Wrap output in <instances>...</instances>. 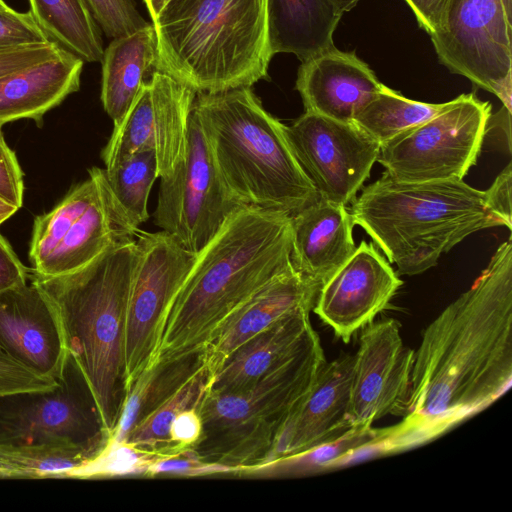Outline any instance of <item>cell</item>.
<instances>
[{
	"mask_svg": "<svg viewBox=\"0 0 512 512\" xmlns=\"http://www.w3.org/2000/svg\"><path fill=\"white\" fill-rule=\"evenodd\" d=\"M136 240L140 257L129 293L125 333L129 387L153 364L167 314L197 256L162 230L140 231Z\"/></svg>",
	"mask_w": 512,
	"mask_h": 512,
	"instance_id": "4fadbf2b",
	"label": "cell"
},
{
	"mask_svg": "<svg viewBox=\"0 0 512 512\" xmlns=\"http://www.w3.org/2000/svg\"><path fill=\"white\" fill-rule=\"evenodd\" d=\"M104 169L116 200L132 223L139 227L149 218V194L159 177L156 153L153 150L138 151Z\"/></svg>",
	"mask_w": 512,
	"mask_h": 512,
	"instance_id": "1f68e13d",
	"label": "cell"
},
{
	"mask_svg": "<svg viewBox=\"0 0 512 512\" xmlns=\"http://www.w3.org/2000/svg\"><path fill=\"white\" fill-rule=\"evenodd\" d=\"M350 213L397 274L408 276L436 266L469 235L504 226L487 208L484 192L463 180L403 182L386 172L362 189Z\"/></svg>",
	"mask_w": 512,
	"mask_h": 512,
	"instance_id": "8992f818",
	"label": "cell"
},
{
	"mask_svg": "<svg viewBox=\"0 0 512 512\" xmlns=\"http://www.w3.org/2000/svg\"><path fill=\"white\" fill-rule=\"evenodd\" d=\"M336 6L343 12L350 11L360 0H332Z\"/></svg>",
	"mask_w": 512,
	"mask_h": 512,
	"instance_id": "f6af8a7d",
	"label": "cell"
},
{
	"mask_svg": "<svg viewBox=\"0 0 512 512\" xmlns=\"http://www.w3.org/2000/svg\"><path fill=\"white\" fill-rule=\"evenodd\" d=\"M94 459L84 448L67 442L0 443V478H69L75 469Z\"/></svg>",
	"mask_w": 512,
	"mask_h": 512,
	"instance_id": "f1b7e54d",
	"label": "cell"
},
{
	"mask_svg": "<svg viewBox=\"0 0 512 512\" xmlns=\"http://www.w3.org/2000/svg\"><path fill=\"white\" fill-rule=\"evenodd\" d=\"M57 381L47 390L0 394V443L67 442L96 459L112 436L86 377L68 350Z\"/></svg>",
	"mask_w": 512,
	"mask_h": 512,
	"instance_id": "9c48e42d",
	"label": "cell"
},
{
	"mask_svg": "<svg viewBox=\"0 0 512 512\" xmlns=\"http://www.w3.org/2000/svg\"><path fill=\"white\" fill-rule=\"evenodd\" d=\"M321 285L292 266L242 304L205 348L214 374L243 343L280 318L305 309L312 311Z\"/></svg>",
	"mask_w": 512,
	"mask_h": 512,
	"instance_id": "44dd1931",
	"label": "cell"
},
{
	"mask_svg": "<svg viewBox=\"0 0 512 512\" xmlns=\"http://www.w3.org/2000/svg\"><path fill=\"white\" fill-rule=\"evenodd\" d=\"M107 37L117 38L146 27L135 0H85Z\"/></svg>",
	"mask_w": 512,
	"mask_h": 512,
	"instance_id": "d6a6232c",
	"label": "cell"
},
{
	"mask_svg": "<svg viewBox=\"0 0 512 512\" xmlns=\"http://www.w3.org/2000/svg\"><path fill=\"white\" fill-rule=\"evenodd\" d=\"M30 271L20 262L10 244L0 234V293L25 283Z\"/></svg>",
	"mask_w": 512,
	"mask_h": 512,
	"instance_id": "ab89813d",
	"label": "cell"
},
{
	"mask_svg": "<svg viewBox=\"0 0 512 512\" xmlns=\"http://www.w3.org/2000/svg\"><path fill=\"white\" fill-rule=\"evenodd\" d=\"M0 123V200L20 208L23 204V173L15 153L9 148Z\"/></svg>",
	"mask_w": 512,
	"mask_h": 512,
	"instance_id": "d590c367",
	"label": "cell"
},
{
	"mask_svg": "<svg viewBox=\"0 0 512 512\" xmlns=\"http://www.w3.org/2000/svg\"><path fill=\"white\" fill-rule=\"evenodd\" d=\"M291 262L295 270L321 286L354 253V223L342 204L319 198L291 217Z\"/></svg>",
	"mask_w": 512,
	"mask_h": 512,
	"instance_id": "603a6c76",
	"label": "cell"
},
{
	"mask_svg": "<svg viewBox=\"0 0 512 512\" xmlns=\"http://www.w3.org/2000/svg\"><path fill=\"white\" fill-rule=\"evenodd\" d=\"M291 251L290 216L245 205L235 210L197 254L167 314L154 362L205 349L242 304L293 266Z\"/></svg>",
	"mask_w": 512,
	"mask_h": 512,
	"instance_id": "7a4b0ae2",
	"label": "cell"
},
{
	"mask_svg": "<svg viewBox=\"0 0 512 512\" xmlns=\"http://www.w3.org/2000/svg\"><path fill=\"white\" fill-rule=\"evenodd\" d=\"M41 42L51 40L36 23L30 10H0V49Z\"/></svg>",
	"mask_w": 512,
	"mask_h": 512,
	"instance_id": "836d02e7",
	"label": "cell"
},
{
	"mask_svg": "<svg viewBox=\"0 0 512 512\" xmlns=\"http://www.w3.org/2000/svg\"><path fill=\"white\" fill-rule=\"evenodd\" d=\"M286 140L319 198L347 205L377 162L380 144L354 123L304 112L284 125Z\"/></svg>",
	"mask_w": 512,
	"mask_h": 512,
	"instance_id": "5bb4252c",
	"label": "cell"
},
{
	"mask_svg": "<svg viewBox=\"0 0 512 512\" xmlns=\"http://www.w3.org/2000/svg\"><path fill=\"white\" fill-rule=\"evenodd\" d=\"M241 206L224 185L191 107L185 155L161 178L154 223L198 254Z\"/></svg>",
	"mask_w": 512,
	"mask_h": 512,
	"instance_id": "7c38bea8",
	"label": "cell"
},
{
	"mask_svg": "<svg viewBox=\"0 0 512 512\" xmlns=\"http://www.w3.org/2000/svg\"><path fill=\"white\" fill-rule=\"evenodd\" d=\"M30 279L0 293V345L28 371L57 380L67 353L62 326L52 301Z\"/></svg>",
	"mask_w": 512,
	"mask_h": 512,
	"instance_id": "ac0fdd59",
	"label": "cell"
},
{
	"mask_svg": "<svg viewBox=\"0 0 512 512\" xmlns=\"http://www.w3.org/2000/svg\"><path fill=\"white\" fill-rule=\"evenodd\" d=\"M343 14L332 0H266L272 56L291 53L304 62L333 48Z\"/></svg>",
	"mask_w": 512,
	"mask_h": 512,
	"instance_id": "d4e9b609",
	"label": "cell"
},
{
	"mask_svg": "<svg viewBox=\"0 0 512 512\" xmlns=\"http://www.w3.org/2000/svg\"><path fill=\"white\" fill-rule=\"evenodd\" d=\"M192 111L224 185L239 203L292 217L319 200L290 149L284 124L263 108L251 87L196 93Z\"/></svg>",
	"mask_w": 512,
	"mask_h": 512,
	"instance_id": "5b68a950",
	"label": "cell"
},
{
	"mask_svg": "<svg viewBox=\"0 0 512 512\" xmlns=\"http://www.w3.org/2000/svg\"><path fill=\"white\" fill-rule=\"evenodd\" d=\"M490 135L511 154V110L502 106L496 114H490L485 136Z\"/></svg>",
	"mask_w": 512,
	"mask_h": 512,
	"instance_id": "b9f144b4",
	"label": "cell"
},
{
	"mask_svg": "<svg viewBox=\"0 0 512 512\" xmlns=\"http://www.w3.org/2000/svg\"><path fill=\"white\" fill-rule=\"evenodd\" d=\"M18 211V208L9 205L0 200V225L8 220L13 214Z\"/></svg>",
	"mask_w": 512,
	"mask_h": 512,
	"instance_id": "7bdbcfd3",
	"label": "cell"
},
{
	"mask_svg": "<svg viewBox=\"0 0 512 512\" xmlns=\"http://www.w3.org/2000/svg\"><path fill=\"white\" fill-rule=\"evenodd\" d=\"M325 363L317 341L240 390L214 392L208 387L197 406L201 435L188 451L213 473L245 474L266 465Z\"/></svg>",
	"mask_w": 512,
	"mask_h": 512,
	"instance_id": "52a82bcc",
	"label": "cell"
},
{
	"mask_svg": "<svg viewBox=\"0 0 512 512\" xmlns=\"http://www.w3.org/2000/svg\"><path fill=\"white\" fill-rule=\"evenodd\" d=\"M491 104L461 94L432 118L380 145L377 162L403 182L463 180L476 164Z\"/></svg>",
	"mask_w": 512,
	"mask_h": 512,
	"instance_id": "30bf717a",
	"label": "cell"
},
{
	"mask_svg": "<svg viewBox=\"0 0 512 512\" xmlns=\"http://www.w3.org/2000/svg\"><path fill=\"white\" fill-rule=\"evenodd\" d=\"M30 12L51 42L84 62H101V29L85 0H29Z\"/></svg>",
	"mask_w": 512,
	"mask_h": 512,
	"instance_id": "83f0119b",
	"label": "cell"
},
{
	"mask_svg": "<svg viewBox=\"0 0 512 512\" xmlns=\"http://www.w3.org/2000/svg\"><path fill=\"white\" fill-rule=\"evenodd\" d=\"M167 1L168 0H143L151 18L161 10Z\"/></svg>",
	"mask_w": 512,
	"mask_h": 512,
	"instance_id": "ee69618b",
	"label": "cell"
},
{
	"mask_svg": "<svg viewBox=\"0 0 512 512\" xmlns=\"http://www.w3.org/2000/svg\"><path fill=\"white\" fill-rule=\"evenodd\" d=\"M61 51L62 49L53 42L31 43L0 49V76L50 59Z\"/></svg>",
	"mask_w": 512,
	"mask_h": 512,
	"instance_id": "8d00e7d4",
	"label": "cell"
},
{
	"mask_svg": "<svg viewBox=\"0 0 512 512\" xmlns=\"http://www.w3.org/2000/svg\"><path fill=\"white\" fill-rule=\"evenodd\" d=\"M212 376L206 365L172 398L131 429L120 444L157 460L176 456L169 437L171 424L181 411L199 404Z\"/></svg>",
	"mask_w": 512,
	"mask_h": 512,
	"instance_id": "f546056e",
	"label": "cell"
},
{
	"mask_svg": "<svg viewBox=\"0 0 512 512\" xmlns=\"http://www.w3.org/2000/svg\"><path fill=\"white\" fill-rule=\"evenodd\" d=\"M195 95L170 75L154 71L123 120L113 127L101 153L105 168L138 151L153 150L159 177L168 176L185 155Z\"/></svg>",
	"mask_w": 512,
	"mask_h": 512,
	"instance_id": "9a60e30c",
	"label": "cell"
},
{
	"mask_svg": "<svg viewBox=\"0 0 512 512\" xmlns=\"http://www.w3.org/2000/svg\"><path fill=\"white\" fill-rule=\"evenodd\" d=\"M57 380L40 377L14 361L0 345V394L47 390L55 387Z\"/></svg>",
	"mask_w": 512,
	"mask_h": 512,
	"instance_id": "e575fe53",
	"label": "cell"
},
{
	"mask_svg": "<svg viewBox=\"0 0 512 512\" xmlns=\"http://www.w3.org/2000/svg\"><path fill=\"white\" fill-rule=\"evenodd\" d=\"M139 257L133 240L68 274L43 277L30 272L58 313L66 349L86 377L112 438L129 390L126 318Z\"/></svg>",
	"mask_w": 512,
	"mask_h": 512,
	"instance_id": "3957f363",
	"label": "cell"
},
{
	"mask_svg": "<svg viewBox=\"0 0 512 512\" xmlns=\"http://www.w3.org/2000/svg\"><path fill=\"white\" fill-rule=\"evenodd\" d=\"M446 103H426L408 99L383 85L353 118V123L380 145L399 133L442 111Z\"/></svg>",
	"mask_w": 512,
	"mask_h": 512,
	"instance_id": "4dcf8cb0",
	"label": "cell"
},
{
	"mask_svg": "<svg viewBox=\"0 0 512 512\" xmlns=\"http://www.w3.org/2000/svg\"><path fill=\"white\" fill-rule=\"evenodd\" d=\"M512 382V242L424 330L395 426L371 447L395 453L426 443L497 400Z\"/></svg>",
	"mask_w": 512,
	"mask_h": 512,
	"instance_id": "6da1fadb",
	"label": "cell"
},
{
	"mask_svg": "<svg viewBox=\"0 0 512 512\" xmlns=\"http://www.w3.org/2000/svg\"><path fill=\"white\" fill-rule=\"evenodd\" d=\"M383 85L355 52L335 46L302 62L296 80L306 112L345 123H353Z\"/></svg>",
	"mask_w": 512,
	"mask_h": 512,
	"instance_id": "ffe728a7",
	"label": "cell"
},
{
	"mask_svg": "<svg viewBox=\"0 0 512 512\" xmlns=\"http://www.w3.org/2000/svg\"><path fill=\"white\" fill-rule=\"evenodd\" d=\"M511 191L512 163L509 162L497 175L492 185L486 191H483L487 208L496 215L509 230L512 229Z\"/></svg>",
	"mask_w": 512,
	"mask_h": 512,
	"instance_id": "74e56055",
	"label": "cell"
},
{
	"mask_svg": "<svg viewBox=\"0 0 512 512\" xmlns=\"http://www.w3.org/2000/svg\"><path fill=\"white\" fill-rule=\"evenodd\" d=\"M512 0H450L431 41L451 72L494 94L511 110Z\"/></svg>",
	"mask_w": 512,
	"mask_h": 512,
	"instance_id": "8fae6325",
	"label": "cell"
},
{
	"mask_svg": "<svg viewBox=\"0 0 512 512\" xmlns=\"http://www.w3.org/2000/svg\"><path fill=\"white\" fill-rule=\"evenodd\" d=\"M310 312H292L243 343L213 374L209 389L240 390L320 341L310 322Z\"/></svg>",
	"mask_w": 512,
	"mask_h": 512,
	"instance_id": "7402d4cb",
	"label": "cell"
},
{
	"mask_svg": "<svg viewBox=\"0 0 512 512\" xmlns=\"http://www.w3.org/2000/svg\"><path fill=\"white\" fill-rule=\"evenodd\" d=\"M84 61L62 50L58 55L0 76V123L40 122L80 88Z\"/></svg>",
	"mask_w": 512,
	"mask_h": 512,
	"instance_id": "cb8c5ba5",
	"label": "cell"
},
{
	"mask_svg": "<svg viewBox=\"0 0 512 512\" xmlns=\"http://www.w3.org/2000/svg\"><path fill=\"white\" fill-rule=\"evenodd\" d=\"M156 70L196 93L268 77L266 0H168L153 17Z\"/></svg>",
	"mask_w": 512,
	"mask_h": 512,
	"instance_id": "277c9868",
	"label": "cell"
},
{
	"mask_svg": "<svg viewBox=\"0 0 512 512\" xmlns=\"http://www.w3.org/2000/svg\"><path fill=\"white\" fill-rule=\"evenodd\" d=\"M197 406L181 411L171 424L169 437L176 455L189 450L201 435L202 422Z\"/></svg>",
	"mask_w": 512,
	"mask_h": 512,
	"instance_id": "f35d334b",
	"label": "cell"
},
{
	"mask_svg": "<svg viewBox=\"0 0 512 512\" xmlns=\"http://www.w3.org/2000/svg\"><path fill=\"white\" fill-rule=\"evenodd\" d=\"M353 356L349 406L352 427L368 429L389 414L402 416L414 351L404 345L399 322L388 318L365 326Z\"/></svg>",
	"mask_w": 512,
	"mask_h": 512,
	"instance_id": "2e32d148",
	"label": "cell"
},
{
	"mask_svg": "<svg viewBox=\"0 0 512 512\" xmlns=\"http://www.w3.org/2000/svg\"><path fill=\"white\" fill-rule=\"evenodd\" d=\"M207 365L205 349L160 358L130 385L110 443L120 444L145 417L172 398Z\"/></svg>",
	"mask_w": 512,
	"mask_h": 512,
	"instance_id": "4316f807",
	"label": "cell"
},
{
	"mask_svg": "<svg viewBox=\"0 0 512 512\" xmlns=\"http://www.w3.org/2000/svg\"><path fill=\"white\" fill-rule=\"evenodd\" d=\"M353 361V355L326 361L286 423L267 464L306 454L339 440L353 429L349 418Z\"/></svg>",
	"mask_w": 512,
	"mask_h": 512,
	"instance_id": "d6986e66",
	"label": "cell"
},
{
	"mask_svg": "<svg viewBox=\"0 0 512 512\" xmlns=\"http://www.w3.org/2000/svg\"><path fill=\"white\" fill-rule=\"evenodd\" d=\"M101 63V102L116 126L133 104L147 75L156 71L157 39L152 23L113 38L104 49Z\"/></svg>",
	"mask_w": 512,
	"mask_h": 512,
	"instance_id": "484cf974",
	"label": "cell"
},
{
	"mask_svg": "<svg viewBox=\"0 0 512 512\" xmlns=\"http://www.w3.org/2000/svg\"><path fill=\"white\" fill-rule=\"evenodd\" d=\"M139 227L116 200L105 169L93 167L49 212L35 218L32 272L55 277L76 271L104 251L136 240Z\"/></svg>",
	"mask_w": 512,
	"mask_h": 512,
	"instance_id": "ba28073f",
	"label": "cell"
},
{
	"mask_svg": "<svg viewBox=\"0 0 512 512\" xmlns=\"http://www.w3.org/2000/svg\"><path fill=\"white\" fill-rule=\"evenodd\" d=\"M429 35L440 27L450 0H404Z\"/></svg>",
	"mask_w": 512,
	"mask_h": 512,
	"instance_id": "60d3db41",
	"label": "cell"
},
{
	"mask_svg": "<svg viewBox=\"0 0 512 512\" xmlns=\"http://www.w3.org/2000/svg\"><path fill=\"white\" fill-rule=\"evenodd\" d=\"M402 283L376 245L363 240L321 286L313 311L348 343L387 307Z\"/></svg>",
	"mask_w": 512,
	"mask_h": 512,
	"instance_id": "e0dca14e",
	"label": "cell"
},
{
	"mask_svg": "<svg viewBox=\"0 0 512 512\" xmlns=\"http://www.w3.org/2000/svg\"><path fill=\"white\" fill-rule=\"evenodd\" d=\"M10 9L11 7L4 0H0V10L6 11Z\"/></svg>",
	"mask_w": 512,
	"mask_h": 512,
	"instance_id": "bcb514c9",
	"label": "cell"
}]
</instances>
